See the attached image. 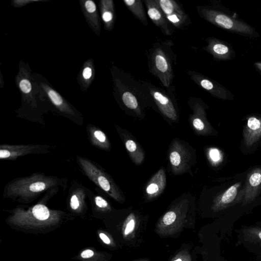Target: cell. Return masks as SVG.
Instances as JSON below:
<instances>
[{
  "label": "cell",
  "instance_id": "e0dca14e",
  "mask_svg": "<svg viewBox=\"0 0 261 261\" xmlns=\"http://www.w3.org/2000/svg\"><path fill=\"white\" fill-rule=\"evenodd\" d=\"M151 93L162 113L171 120L176 121L177 115L171 100L159 91L152 90Z\"/></svg>",
  "mask_w": 261,
  "mask_h": 261
},
{
  "label": "cell",
  "instance_id": "8992f818",
  "mask_svg": "<svg viewBox=\"0 0 261 261\" xmlns=\"http://www.w3.org/2000/svg\"><path fill=\"white\" fill-rule=\"evenodd\" d=\"M207 45L204 49L213 58L218 61H230L236 56V51L231 45L227 41L215 37L206 39Z\"/></svg>",
  "mask_w": 261,
  "mask_h": 261
},
{
  "label": "cell",
  "instance_id": "7a4b0ae2",
  "mask_svg": "<svg viewBox=\"0 0 261 261\" xmlns=\"http://www.w3.org/2000/svg\"><path fill=\"white\" fill-rule=\"evenodd\" d=\"M198 11L202 18L229 32L249 38L260 37L255 28L224 6L199 7Z\"/></svg>",
  "mask_w": 261,
  "mask_h": 261
},
{
  "label": "cell",
  "instance_id": "9a60e30c",
  "mask_svg": "<svg viewBox=\"0 0 261 261\" xmlns=\"http://www.w3.org/2000/svg\"><path fill=\"white\" fill-rule=\"evenodd\" d=\"M241 186V182H236L216 197L214 200L213 209L216 211H220L232 205L237 200Z\"/></svg>",
  "mask_w": 261,
  "mask_h": 261
},
{
  "label": "cell",
  "instance_id": "ac0fdd59",
  "mask_svg": "<svg viewBox=\"0 0 261 261\" xmlns=\"http://www.w3.org/2000/svg\"><path fill=\"white\" fill-rule=\"evenodd\" d=\"M120 135L124 137L125 146L132 161L136 165H140L143 162L145 155L140 145L133 139L126 137L119 130L117 129Z\"/></svg>",
  "mask_w": 261,
  "mask_h": 261
},
{
  "label": "cell",
  "instance_id": "8fae6325",
  "mask_svg": "<svg viewBox=\"0 0 261 261\" xmlns=\"http://www.w3.org/2000/svg\"><path fill=\"white\" fill-rule=\"evenodd\" d=\"M244 142L248 147H251L261 138V118L251 116L247 118L244 127Z\"/></svg>",
  "mask_w": 261,
  "mask_h": 261
},
{
  "label": "cell",
  "instance_id": "603a6c76",
  "mask_svg": "<svg viewBox=\"0 0 261 261\" xmlns=\"http://www.w3.org/2000/svg\"><path fill=\"white\" fill-rule=\"evenodd\" d=\"M122 99L123 103L128 108L136 110L138 108V103L136 97L131 92L128 91L124 92Z\"/></svg>",
  "mask_w": 261,
  "mask_h": 261
},
{
  "label": "cell",
  "instance_id": "7402d4cb",
  "mask_svg": "<svg viewBox=\"0 0 261 261\" xmlns=\"http://www.w3.org/2000/svg\"><path fill=\"white\" fill-rule=\"evenodd\" d=\"M207 158L210 163L214 166L220 164L223 161V154L217 148H210L207 151Z\"/></svg>",
  "mask_w": 261,
  "mask_h": 261
},
{
  "label": "cell",
  "instance_id": "d6a6232c",
  "mask_svg": "<svg viewBox=\"0 0 261 261\" xmlns=\"http://www.w3.org/2000/svg\"><path fill=\"white\" fill-rule=\"evenodd\" d=\"M253 66L256 70L261 75V61H257L253 63Z\"/></svg>",
  "mask_w": 261,
  "mask_h": 261
},
{
  "label": "cell",
  "instance_id": "d6986e66",
  "mask_svg": "<svg viewBox=\"0 0 261 261\" xmlns=\"http://www.w3.org/2000/svg\"><path fill=\"white\" fill-rule=\"evenodd\" d=\"M240 234L244 241L261 243V226L245 227L241 229Z\"/></svg>",
  "mask_w": 261,
  "mask_h": 261
},
{
  "label": "cell",
  "instance_id": "f546056e",
  "mask_svg": "<svg viewBox=\"0 0 261 261\" xmlns=\"http://www.w3.org/2000/svg\"><path fill=\"white\" fill-rule=\"evenodd\" d=\"M92 75V70L90 67H86L83 72V76L85 79H89Z\"/></svg>",
  "mask_w": 261,
  "mask_h": 261
},
{
  "label": "cell",
  "instance_id": "2e32d148",
  "mask_svg": "<svg viewBox=\"0 0 261 261\" xmlns=\"http://www.w3.org/2000/svg\"><path fill=\"white\" fill-rule=\"evenodd\" d=\"M191 121L193 128L198 134L207 135L212 133V127L206 119L205 109L202 106L197 105L194 108Z\"/></svg>",
  "mask_w": 261,
  "mask_h": 261
},
{
  "label": "cell",
  "instance_id": "5b68a950",
  "mask_svg": "<svg viewBox=\"0 0 261 261\" xmlns=\"http://www.w3.org/2000/svg\"><path fill=\"white\" fill-rule=\"evenodd\" d=\"M169 159L172 172L178 175L190 169L193 158L189 149L180 140L176 139L172 142L170 146Z\"/></svg>",
  "mask_w": 261,
  "mask_h": 261
},
{
  "label": "cell",
  "instance_id": "4316f807",
  "mask_svg": "<svg viewBox=\"0 0 261 261\" xmlns=\"http://www.w3.org/2000/svg\"><path fill=\"white\" fill-rule=\"evenodd\" d=\"M135 225V222L133 219L130 220V221L127 223L125 231L124 234L125 235L128 234L130 233L134 229Z\"/></svg>",
  "mask_w": 261,
  "mask_h": 261
},
{
  "label": "cell",
  "instance_id": "52a82bcc",
  "mask_svg": "<svg viewBox=\"0 0 261 261\" xmlns=\"http://www.w3.org/2000/svg\"><path fill=\"white\" fill-rule=\"evenodd\" d=\"M153 68L163 84L169 86L172 77L171 65L165 53L160 48H156L152 56Z\"/></svg>",
  "mask_w": 261,
  "mask_h": 261
},
{
  "label": "cell",
  "instance_id": "44dd1931",
  "mask_svg": "<svg viewBox=\"0 0 261 261\" xmlns=\"http://www.w3.org/2000/svg\"><path fill=\"white\" fill-rule=\"evenodd\" d=\"M31 212L33 216L39 220H45L50 215V211L49 210V208L42 202H39L34 205L31 208Z\"/></svg>",
  "mask_w": 261,
  "mask_h": 261
},
{
  "label": "cell",
  "instance_id": "1f68e13d",
  "mask_svg": "<svg viewBox=\"0 0 261 261\" xmlns=\"http://www.w3.org/2000/svg\"><path fill=\"white\" fill-rule=\"evenodd\" d=\"M99 237L105 243L107 244H109L110 243V239L105 234L103 233H100L99 234Z\"/></svg>",
  "mask_w": 261,
  "mask_h": 261
},
{
  "label": "cell",
  "instance_id": "cb8c5ba5",
  "mask_svg": "<svg viewBox=\"0 0 261 261\" xmlns=\"http://www.w3.org/2000/svg\"><path fill=\"white\" fill-rule=\"evenodd\" d=\"M48 95L52 102L57 107L61 108V111L67 112L65 108L63 106V101L61 96L55 91L49 89L47 91Z\"/></svg>",
  "mask_w": 261,
  "mask_h": 261
},
{
  "label": "cell",
  "instance_id": "836d02e7",
  "mask_svg": "<svg viewBox=\"0 0 261 261\" xmlns=\"http://www.w3.org/2000/svg\"><path fill=\"white\" fill-rule=\"evenodd\" d=\"M174 261H182V260H181V259L178 258V259H176V260H174Z\"/></svg>",
  "mask_w": 261,
  "mask_h": 261
},
{
  "label": "cell",
  "instance_id": "d4e9b609",
  "mask_svg": "<svg viewBox=\"0 0 261 261\" xmlns=\"http://www.w3.org/2000/svg\"><path fill=\"white\" fill-rule=\"evenodd\" d=\"M176 217V212L174 211H170L167 212L163 216V222L165 224L169 225L175 221Z\"/></svg>",
  "mask_w": 261,
  "mask_h": 261
},
{
  "label": "cell",
  "instance_id": "5bb4252c",
  "mask_svg": "<svg viewBox=\"0 0 261 261\" xmlns=\"http://www.w3.org/2000/svg\"><path fill=\"white\" fill-rule=\"evenodd\" d=\"M166 185V172L164 168L161 167L147 183L145 189L146 196L149 199L158 197L163 192Z\"/></svg>",
  "mask_w": 261,
  "mask_h": 261
},
{
  "label": "cell",
  "instance_id": "f1b7e54d",
  "mask_svg": "<svg viewBox=\"0 0 261 261\" xmlns=\"http://www.w3.org/2000/svg\"><path fill=\"white\" fill-rule=\"evenodd\" d=\"M113 15L111 11H106L102 14V19L106 22H109L112 20Z\"/></svg>",
  "mask_w": 261,
  "mask_h": 261
},
{
  "label": "cell",
  "instance_id": "ba28073f",
  "mask_svg": "<svg viewBox=\"0 0 261 261\" xmlns=\"http://www.w3.org/2000/svg\"><path fill=\"white\" fill-rule=\"evenodd\" d=\"M166 19L175 27L181 28L188 19L186 14L173 0H156Z\"/></svg>",
  "mask_w": 261,
  "mask_h": 261
},
{
  "label": "cell",
  "instance_id": "7c38bea8",
  "mask_svg": "<svg viewBox=\"0 0 261 261\" xmlns=\"http://www.w3.org/2000/svg\"><path fill=\"white\" fill-rule=\"evenodd\" d=\"M147 12L152 22L167 35L171 34L167 19L156 0H145Z\"/></svg>",
  "mask_w": 261,
  "mask_h": 261
},
{
  "label": "cell",
  "instance_id": "30bf717a",
  "mask_svg": "<svg viewBox=\"0 0 261 261\" xmlns=\"http://www.w3.org/2000/svg\"><path fill=\"white\" fill-rule=\"evenodd\" d=\"M261 187V168H257L249 172L244 190L242 205L252 202L258 195Z\"/></svg>",
  "mask_w": 261,
  "mask_h": 261
},
{
  "label": "cell",
  "instance_id": "484cf974",
  "mask_svg": "<svg viewBox=\"0 0 261 261\" xmlns=\"http://www.w3.org/2000/svg\"><path fill=\"white\" fill-rule=\"evenodd\" d=\"M19 87L21 91L25 93H29L32 90L31 84L26 79H23L20 82Z\"/></svg>",
  "mask_w": 261,
  "mask_h": 261
},
{
  "label": "cell",
  "instance_id": "83f0119b",
  "mask_svg": "<svg viewBox=\"0 0 261 261\" xmlns=\"http://www.w3.org/2000/svg\"><path fill=\"white\" fill-rule=\"evenodd\" d=\"M85 7L87 10L90 13H93L96 10V6L95 3L90 0L86 2Z\"/></svg>",
  "mask_w": 261,
  "mask_h": 261
},
{
  "label": "cell",
  "instance_id": "277c9868",
  "mask_svg": "<svg viewBox=\"0 0 261 261\" xmlns=\"http://www.w3.org/2000/svg\"><path fill=\"white\" fill-rule=\"evenodd\" d=\"M54 147L47 144H6L0 145V159L15 161L20 157L30 154H47Z\"/></svg>",
  "mask_w": 261,
  "mask_h": 261
},
{
  "label": "cell",
  "instance_id": "9c48e42d",
  "mask_svg": "<svg viewBox=\"0 0 261 261\" xmlns=\"http://www.w3.org/2000/svg\"><path fill=\"white\" fill-rule=\"evenodd\" d=\"M193 77L198 85L213 96L223 100H230L233 99V94L225 87L216 81L197 73Z\"/></svg>",
  "mask_w": 261,
  "mask_h": 261
},
{
  "label": "cell",
  "instance_id": "3957f363",
  "mask_svg": "<svg viewBox=\"0 0 261 261\" xmlns=\"http://www.w3.org/2000/svg\"><path fill=\"white\" fill-rule=\"evenodd\" d=\"M76 162L82 174L109 196L121 202L123 195L112 177L96 162L80 155Z\"/></svg>",
  "mask_w": 261,
  "mask_h": 261
},
{
  "label": "cell",
  "instance_id": "4fadbf2b",
  "mask_svg": "<svg viewBox=\"0 0 261 261\" xmlns=\"http://www.w3.org/2000/svg\"><path fill=\"white\" fill-rule=\"evenodd\" d=\"M86 132L91 145L104 151H109L111 150L110 141L106 134L100 128L89 124L86 126Z\"/></svg>",
  "mask_w": 261,
  "mask_h": 261
},
{
  "label": "cell",
  "instance_id": "ffe728a7",
  "mask_svg": "<svg viewBox=\"0 0 261 261\" xmlns=\"http://www.w3.org/2000/svg\"><path fill=\"white\" fill-rule=\"evenodd\" d=\"M124 3L133 14L145 25L148 24L142 2L140 0H125Z\"/></svg>",
  "mask_w": 261,
  "mask_h": 261
},
{
  "label": "cell",
  "instance_id": "6da1fadb",
  "mask_svg": "<svg viewBox=\"0 0 261 261\" xmlns=\"http://www.w3.org/2000/svg\"><path fill=\"white\" fill-rule=\"evenodd\" d=\"M58 188L65 191L68 188L67 178L35 172L9 181L4 187L2 196L19 202H30Z\"/></svg>",
  "mask_w": 261,
  "mask_h": 261
},
{
  "label": "cell",
  "instance_id": "4dcf8cb0",
  "mask_svg": "<svg viewBox=\"0 0 261 261\" xmlns=\"http://www.w3.org/2000/svg\"><path fill=\"white\" fill-rule=\"evenodd\" d=\"M94 255V252L90 249H87L81 253V256L84 258H88L92 257Z\"/></svg>",
  "mask_w": 261,
  "mask_h": 261
}]
</instances>
